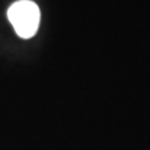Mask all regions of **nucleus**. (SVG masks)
<instances>
[{
	"instance_id": "1",
	"label": "nucleus",
	"mask_w": 150,
	"mask_h": 150,
	"mask_svg": "<svg viewBox=\"0 0 150 150\" xmlns=\"http://www.w3.org/2000/svg\"><path fill=\"white\" fill-rule=\"evenodd\" d=\"M8 18L16 34L23 39H29L35 35L39 28L40 10L30 0H19L9 8Z\"/></svg>"
}]
</instances>
